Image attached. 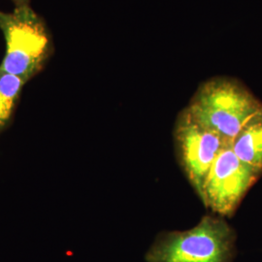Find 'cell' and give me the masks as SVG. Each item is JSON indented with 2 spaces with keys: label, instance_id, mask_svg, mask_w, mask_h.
I'll use <instances>...</instances> for the list:
<instances>
[{
  "label": "cell",
  "instance_id": "1",
  "mask_svg": "<svg viewBox=\"0 0 262 262\" xmlns=\"http://www.w3.org/2000/svg\"><path fill=\"white\" fill-rule=\"evenodd\" d=\"M186 109L197 122L232 143L262 112V102L239 80L214 77L198 86Z\"/></svg>",
  "mask_w": 262,
  "mask_h": 262
},
{
  "label": "cell",
  "instance_id": "2",
  "mask_svg": "<svg viewBox=\"0 0 262 262\" xmlns=\"http://www.w3.org/2000/svg\"><path fill=\"white\" fill-rule=\"evenodd\" d=\"M236 232L220 215L202 216L184 231L159 233L145 254L147 262H233Z\"/></svg>",
  "mask_w": 262,
  "mask_h": 262
},
{
  "label": "cell",
  "instance_id": "3",
  "mask_svg": "<svg viewBox=\"0 0 262 262\" xmlns=\"http://www.w3.org/2000/svg\"><path fill=\"white\" fill-rule=\"evenodd\" d=\"M0 29L5 39V55L0 71L26 82L43 68L53 52L47 26L30 6L0 11Z\"/></svg>",
  "mask_w": 262,
  "mask_h": 262
},
{
  "label": "cell",
  "instance_id": "4",
  "mask_svg": "<svg viewBox=\"0 0 262 262\" xmlns=\"http://www.w3.org/2000/svg\"><path fill=\"white\" fill-rule=\"evenodd\" d=\"M173 136L179 165L200 197L215 159L231 143L197 122L186 108L179 113Z\"/></svg>",
  "mask_w": 262,
  "mask_h": 262
},
{
  "label": "cell",
  "instance_id": "5",
  "mask_svg": "<svg viewBox=\"0 0 262 262\" xmlns=\"http://www.w3.org/2000/svg\"><path fill=\"white\" fill-rule=\"evenodd\" d=\"M259 176V173L238 159L229 144L215 159L204 182L200 199L215 215L231 217Z\"/></svg>",
  "mask_w": 262,
  "mask_h": 262
},
{
  "label": "cell",
  "instance_id": "6",
  "mask_svg": "<svg viewBox=\"0 0 262 262\" xmlns=\"http://www.w3.org/2000/svg\"><path fill=\"white\" fill-rule=\"evenodd\" d=\"M231 148L238 159L262 174V112L248 122L235 137Z\"/></svg>",
  "mask_w": 262,
  "mask_h": 262
},
{
  "label": "cell",
  "instance_id": "7",
  "mask_svg": "<svg viewBox=\"0 0 262 262\" xmlns=\"http://www.w3.org/2000/svg\"><path fill=\"white\" fill-rule=\"evenodd\" d=\"M26 83L21 78L0 71V130L9 121Z\"/></svg>",
  "mask_w": 262,
  "mask_h": 262
},
{
  "label": "cell",
  "instance_id": "8",
  "mask_svg": "<svg viewBox=\"0 0 262 262\" xmlns=\"http://www.w3.org/2000/svg\"><path fill=\"white\" fill-rule=\"evenodd\" d=\"M14 4L15 7H24V6H29L30 0H11Z\"/></svg>",
  "mask_w": 262,
  "mask_h": 262
}]
</instances>
